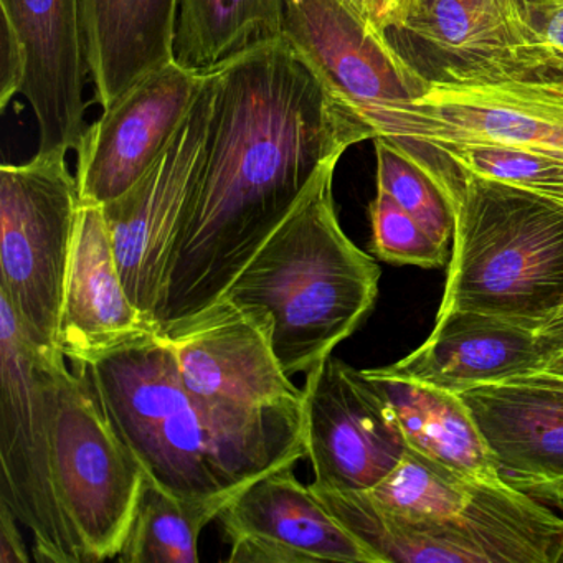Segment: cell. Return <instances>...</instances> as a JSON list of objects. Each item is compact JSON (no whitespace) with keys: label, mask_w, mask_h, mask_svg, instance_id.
Instances as JSON below:
<instances>
[{"label":"cell","mask_w":563,"mask_h":563,"mask_svg":"<svg viewBox=\"0 0 563 563\" xmlns=\"http://www.w3.org/2000/svg\"><path fill=\"white\" fill-rule=\"evenodd\" d=\"M210 74L209 150L167 273L161 328L222 298L319 174L371 140L285 37L246 48Z\"/></svg>","instance_id":"obj_1"},{"label":"cell","mask_w":563,"mask_h":563,"mask_svg":"<svg viewBox=\"0 0 563 563\" xmlns=\"http://www.w3.org/2000/svg\"><path fill=\"white\" fill-rule=\"evenodd\" d=\"M71 365L84 368L146 476L167 493L239 494L308 457L302 401L246 407L200 397L180 380L159 332Z\"/></svg>","instance_id":"obj_2"},{"label":"cell","mask_w":563,"mask_h":563,"mask_svg":"<svg viewBox=\"0 0 563 563\" xmlns=\"http://www.w3.org/2000/svg\"><path fill=\"white\" fill-rule=\"evenodd\" d=\"M388 141L428 174L453 210L437 316L484 312L539 331L563 305V210L466 173L431 144Z\"/></svg>","instance_id":"obj_3"},{"label":"cell","mask_w":563,"mask_h":563,"mask_svg":"<svg viewBox=\"0 0 563 563\" xmlns=\"http://www.w3.org/2000/svg\"><path fill=\"white\" fill-rule=\"evenodd\" d=\"M329 164L291 216L233 279L225 298L272 321L283 371L308 374L365 321L380 268L342 230Z\"/></svg>","instance_id":"obj_4"},{"label":"cell","mask_w":563,"mask_h":563,"mask_svg":"<svg viewBox=\"0 0 563 563\" xmlns=\"http://www.w3.org/2000/svg\"><path fill=\"white\" fill-rule=\"evenodd\" d=\"M64 352L35 344L0 295V503L34 537L35 562L85 563L55 486V420Z\"/></svg>","instance_id":"obj_5"},{"label":"cell","mask_w":563,"mask_h":563,"mask_svg":"<svg viewBox=\"0 0 563 563\" xmlns=\"http://www.w3.org/2000/svg\"><path fill=\"white\" fill-rule=\"evenodd\" d=\"M80 207L67 154L37 153L0 167V295L45 351H60L62 306Z\"/></svg>","instance_id":"obj_6"},{"label":"cell","mask_w":563,"mask_h":563,"mask_svg":"<svg viewBox=\"0 0 563 563\" xmlns=\"http://www.w3.org/2000/svg\"><path fill=\"white\" fill-rule=\"evenodd\" d=\"M55 486L85 563L121 552L146 471L111 423L84 368L62 365L55 420Z\"/></svg>","instance_id":"obj_7"},{"label":"cell","mask_w":563,"mask_h":563,"mask_svg":"<svg viewBox=\"0 0 563 563\" xmlns=\"http://www.w3.org/2000/svg\"><path fill=\"white\" fill-rule=\"evenodd\" d=\"M358 120L371 141L503 147L563 159V74L431 84L417 100L384 104Z\"/></svg>","instance_id":"obj_8"},{"label":"cell","mask_w":563,"mask_h":563,"mask_svg":"<svg viewBox=\"0 0 563 563\" xmlns=\"http://www.w3.org/2000/svg\"><path fill=\"white\" fill-rule=\"evenodd\" d=\"M213 108L216 84L209 71L196 103L156 163L128 192L103 206L128 295L154 322L177 242L202 179Z\"/></svg>","instance_id":"obj_9"},{"label":"cell","mask_w":563,"mask_h":563,"mask_svg":"<svg viewBox=\"0 0 563 563\" xmlns=\"http://www.w3.org/2000/svg\"><path fill=\"white\" fill-rule=\"evenodd\" d=\"M385 34L430 85L563 74V57L512 24L497 0H410L400 24Z\"/></svg>","instance_id":"obj_10"},{"label":"cell","mask_w":563,"mask_h":563,"mask_svg":"<svg viewBox=\"0 0 563 563\" xmlns=\"http://www.w3.org/2000/svg\"><path fill=\"white\" fill-rule=\"evenodd\" d=\"M302 413L318 486L374 489L410 450L390 404L364 371L332 355L306 374Z\"/></svg>","instance_id":"obj_11"},{"label":"cell","mask_w":563,"mask_h":563,"mask_svg":"<svg viewBox=\"0 0 563 563\" xmlns=\"http://www.w3.org/2000/svg\"><path fill=\"white\" fill-rule=\"evenodd\" d=\"M283 37L357 118L430 88L352 0H285Z\"/></svg>","instance_id":"obj_12"},{"label":"cell","mask_w":563,"mask_h":563,"mask_svg":"<svg viewBox=\"0 0 563 563\" xmlns=\"http://www.w3.org/2000/svg\"><path fill=\"white\" fill-rule=\"evenodd\" d=\"M183 384L196 395L246 407L301 404L302 390L283 371L272 321L222 296L196 314L161 328Z\"/></svg>","instance_id":"obj_13"},{"label":"cell","mask_w":563,"mask_h":563,"mask_svg":"<svg viewBox=\"0 0 563 563\" xmlns=\"http://www.w3.org/2000/svg\"><path fill=\"white\" fill-rule=\"evenodd\" d=\"M206 77L170 62L87 126L75 174L81 203L107 206L147 173L196 103Z\"/></svg>","instance_id":"obj_14"},{"label":"cell","mask_w":563,"mask_h":563,"mask_svg":"<svg viewBox=\"0 0 563 563\" xmlns=\"http://www.w3.org/2000/svg\"><path fill=\"white\" fill-rule=\"evenodd\" d=\"M279 467L246 486L219 516L229 562L382 563L295 476Z\"/></svg>","instance_id":"obj_15"},{"label":"cell","mask_w":563,"mask_h":563,"mask_svg":"<svg viewBox=\"0 0 563 563\" xmlns=\"http://www.w3.org/2000/svg\"><path fill=\"white\" fill-rule=\"evenodd\" d=\"M0 11L27 58L22 95L37 123V153L77 151L90 80L80 0H0Z\"/></svg>","instance_id":"obj_16"},{"label":"cell","mask_w":563,"mask_h":563,"mask_svg":"<svg viewBox=\"0 0 563 563\" xmlns=\"http://www.w3.org/2000/svg\"><path fill=\"white\" fill-rule=\"evenodd\" d=\"M486 438L500 479L532 494L563 479V377L552 372L460 391Z\"/></svg>","instance_id":"obj_17"},{"label":"cell","mask_w":563,"mask_h":563,"mask_svg":"<svg viewBox=\"0 0 563 563\" xmlns=\"http://www.w3.org/2000/svg\"><path fill=\"white\" fill-rule=\"evenodd\" d=\"M161 332L128 295L104 207L81 203L62 306L58 347L71 364L90 362Z\"/></svg>","instance_id":"obj_18"},{"label":"cell","mask_w":563,"mask_h":563,"mask_svg":"<svg viewBox=\"0 0 563 563\" xmlns=\"http://www.w3.org/2000/svg\"><path fill=\"white\" fill-rule=\"evenodd\" d=\"M545 368V345L532 329L484 312L451 311L437 316L420 347L377 371L460 394Z\"/></svg>","instance_id":"obj_19"},{"label":"cell","mask_w":563,"mask_h":563,"mask_svg":"<svg viewBox=\"0 0 563 563\" xmlns=\"http://www.w3.org/2000/svg\"><path fill=\"white\" fill-rule=\"evenodd\" d=\"M90 81L103 110L174 62L179 0H80Z\"/></svg>","instance_id":"obj_20"},{"label":"cell","mask_w":563,"mask_h":563,"mask_svg":"<svg viewBox=\"0 0 563 563\" xmlns=\"http://www.w3.org/2000/svg\"><path fill=\"white\" fill-rule=\"evenodd\" d=\"M390 404L408 448L470 479L499 483L486 438L460 394L364 368Z\"/></svg>","instance_id":"obj_21"},{"label":"cell","mask_w":563,"mask_h":563,"mask_svg":"<svg viewBox=\"0 0 563 563\" xmlns=\"http://www.w3.org/2000/svg\"><path fill=\"white\" fill-rule=\"evenodd\" d=\"M285 0H179L174 60L209 74L246 48L283 37Z\"/></svg>","instance_id":"obj_22"},{"label":"cell","mask_w":563,"mask_h":563,"mask_svg":"<svg viewBox=\"0 0 563 563\" xmlns=\"http://www.w3.org/2000/svg\"><path fill=\"white\" fill-rule=\"evenodd\" d=\"M239 494L179 497L146 476L130 532L114 560L121 563L199 562L200 533L213 519H219Z\"/></svg>","instance_id":"obj_23"},{"label":"cell","mask_w":563,"mask_h":563,"mask_svg":"<svg viewBox=\"0 0 563 563\" xmlns=\"http://www.w3.org/2000/svg\"><path fill=\"white\" fill-rule=\"evenodd\" d=\"M477 483L408 450L401 463L367 493L375 503L401 516L450 520L466 509Z\"/></svg>","instance_id":"obj_24"},{"label":"cell","mask_w":563,"mask_h":563,"mask_svg":"<svg viewBox=\"0 0 563 563\" xmlns=\"http://www.w3.org/2000/svg\"><path fill=\"white\" fill-rule=\"evenodd\" d=\"M372 141L377 157V189L394 197L434 242L450 249L454 233L453 210L437 184L390 141L385 137Z\"/></svg>","instance_id":"obj_25"},{"label":"cell","mask_w":563,"mask_h":563,"mask_svg":"<svg viewBox=\"0 0 563 563\" xmlns=\"http://www.w3.org/2000/svg\"><path fill=\"white\" fill-rule=\"evenodd\" d=\"M434 147L466 173L532 194L559 209L563 207V159L559 157L503 147Z\"/></svg>","instance_id":"obj_26"},{"label":"cell","mask_w":563,"mask_h":563,"mask_svg":"<svg viewBox=\"0 0 563 563\" xmlns=\"http://www.w3.org/2000/svg\"><path fill=\"white\" fill-rule=\"evenodd\" d=\"M368 213L372 252L384 262L398 266L441 268L450 260V249L434 242L430 233L385 190L377 189Z\"/></svg>","instance_id":"obj_27"},{"label":"cell","mask_w":563,"mask_h":563,"mask_svg":"<svg viewBox=\"0 0 563 563\" xmlns=\"http://www.w3.org/2000/svg\"><path fill=\"white\" fill-rule=\"evenodd\" d=\"M27 78V58L24 47L8 22L0 29V110H8L9 103L22 95Z\"/></svg>","instance_id":"obj_28"},{"label":"cell","mask_w":563,"mask_h":563,"mask_svg":"<svg viewBox=\"0 0 563 563\" xmlns=\"http://www.w3.org/2000/svg\"><path fill=\"white\" fill-rule=\"evenodd\" d=\"M497 2L512 24L536 37L543 38L540 34V24H542L543 12L553 0H497Z\"/></svg>","instance_id":"obj_29"},{"label":"cell","mask_w":563,"mask_h":563,"mask_svg":"<svg viewBox=\"0 0 563 563\" xmlns=\"http://www.w3.org/2000/svg\"><path fill=\"white\" fill-rule=\"evenodd\" d=\"M18 519L4 503H0V562L27 563L31 560L24 539L18 529Z\"/></svg>","instance_id":"obj_30"},{"label":"cell","mask_w":563,"mask_h":563,"mask_svg":"<svg viewBox=\"0 0 563 563\" xmlns=\"http://www.w3.org/2000/svg\"><path fill=\"white\" fill-rule=\"evenodd\" d=\"M547 351V372L563 377V305L537 331Z\"/></svg>","instance_id":"obj_31"},{"label":"cell","mask_w":563,"mask_h":563,"mask_svg":"<svg viewBox=\"0 0 563 563\" xmlns=\"http://www.w3.org/2000/svg\"><path fill=\"white\" fill-rule=\"evenodd\" d=\"M540 34L549 42L550 47L563 57V0H553L545 9Z\"/></svg>","instance_id":"obj_32"},{"label":"cell","mask_w":563,"mask_h":563,"mask_svg":"<svg viewBox=\"0 0 563 563\" xmlns=\"http://www.w3.org/2000/svg\"><path fill=\"white\" fill-rule=\"evenodd\" d=\"M410 0H378L377 24L382 31L400 24L407 14Z\"/></svg>","instance_id":"obj_33"},{"label":"cell","mask_w":563,"mask_h":563,"mask_svg":"<svg viewBox=\"0 0 563 563\" xmlns=\"http://www.w3.org/2000/svg\"><path fill=\"white\" fill-rule=\"evenodd\" d=\"M532 496H540L542 499L556 504V506H563V479L555 481V483L536 490Z\"/></svg>","instance_id":"obj_34"},{"label":"cell","mask_w":563,"mask_h":563,"mask_svg":"<svg viewBox=\"0 0 563 563\" xmlns=\"http://www.w3.org/2000/svg\"><path fill=\"white\" fill-rule=\"evenodd\" d=\"M352 2H354L374 24H377L378 0H352Z\"/></svg>","instance_id":"obj_35"}]
</instances>
